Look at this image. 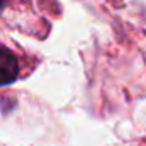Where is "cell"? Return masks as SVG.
<instances>
[{
	"label": "cell",
	"mask_w": 146,
	"mask_h": 146,
	"mask_svg": "<svg viewBox=\"0 0 146 146\" xmlns=\"http://www.w3.org/2000/svg\"><path fill=\"white\" fill-rule=\"evenodd\" d=\"M23 72V60L14 52L0 43V86L14 83Z\"/></svg>",
	"instance_id": "6da1fadb"
},
{
	"label": "cell",
	"mask_w": 146,
	"mask_h": 146,
	"mask_svg": "<svg viewBox=\"0 0 146 146\" xmlns=\"http://www.w3.org/2000/svg\"><path fill=\"white\" fill-rule=\"evenodd\" d=\"M19 7V0H0V24L14 26V12Z\"/></svg>",
	"instance_id": "7a4b0ae2"
}]
</instances>
